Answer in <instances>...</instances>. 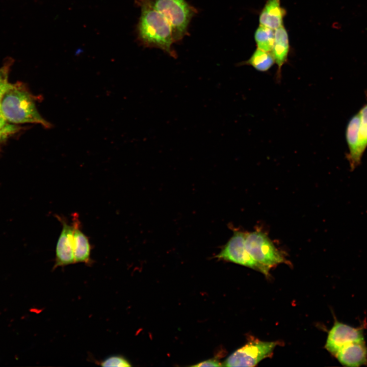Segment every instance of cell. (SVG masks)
Segmentation results:
<instances>
[{"label":"cell","mask_w":367,"mask_h":367,"mask_svg":"<svg viewBox=\"0 0 367 367\" xmlns=\"http://www.w3.org/2000/svg\"><path fill=\"white\" fill-rule=\"evenodd\" d=\"M138 6L141 8V15L136 33L139 43L145 47L161 49L176 59L177 55L173 47L175 42L168 20L162 14L148 6Z\"/></svg>","instance_id":"obj_1"},{"label":"cell","mask_w":367,"mask_h":367,"mask_svg":"<svg viewBox=\"0 0 367 367\" xmlns=\"http://www.w3.org/2000/svg\"><path fill=\"white\" fill-rule=\"evenodd\" d=\"M35 100L21 83L10 84L0 99V113L11 123H36L50 128V123L39 113Z\"/></svg>","instance_id":"obj_2"},{"label":"cell","mask_w":367,"mask_h":367,"mask_svg":"<svg viewBox=\"0 0 367 367\" xmlns=\"http://www.w3.org/2000/svg\"><path fill=\"white\" fill-rule=\"evenodd\" d=\"M135 4L148 6L162 14L171 25L175 43L188 36L190 22L198 13L186 0H135Z\"/></svg>","instance_id":"obj_3"},{"label":"cell","mask_w":367,"mask_h":367,"mask_svg":"<svg viewBox=\"0 0 367 367\" xmlns=\"http://www.w3.org/2000/svg\"><path fill=\"white\" fill-rule=\"evenodd\" d=\"M245 244L248 253L262 268L266 275L269 274L271 267L284 261L282 253L261 230L246 232Z\"/></svg>","instance_id":"obj_4"},{"label":"cell","mask_w":367,"mask_h":367,"mask_svg":"<svg viewBox=\"0 0 367 367\" xmlns=\"http://www.w3.org/2000/svg\"><path fill=\"white\" fill-rule=\"evenodd\" d=\"M276 345V342L253 340L230 355L222 366H255L259 362L272 353Z\"/></svg>","instance_id":"obj_5"},{"label":"cell","mask_w":367,"mask_h":367,"mask_svg":"<svg viewBox=\"0 0 367 367\" xmlns=\"http://www.w3.org/2000/svg\"><path fill=\"white\" fill-rule=\"evenodd\" d=\"M246 232L233 230V233L220 253L219 259L232 262L259 271L264 273L262 268L252 258L245 244Z\"/></svg>","instance_id":"obj_6"},{"label":"cell","mask_w":367,"mask_h":367,"mask_svg":"<svg viewBox=\"0 0 367 367\" xmlns=\"http://www.w3.org/2000/svg\"><path fill=\"white\" fill-rule=\"evenodd\" d=\"M363 340L361 329L336 321L329 331L325 347L335 356L343 347L353 342Z\"/></svg>","instance_id":"obj_7"},{"label":"cell","mask_w":367,"mask_h":367,"mask_svg":"<svg viewBox=\"0 0 367 367\" xmlns=\"http://www.w3.org/2000/svg\"><path fill=\"white\" fill-rule=\"evenodd\" d=\"M62 228L56 247V258L54 269L74 264L73 249V226L64 217L56 216Z\"/></svg>","instance_id":"obj_8"},{"label":"cell","mask_w":367,"mask_h":367,"mask_svg":"<svg viewBox=\"0 0 367 367\" xmlns=\"http://www.w3.org/2000/svg\"><path fill=\"white\" fill-rule=\"evenodd\" d=\"M73 226V249L75 263L89 264L91 262V246L88 237L82 231L81 224L77 213L72 215Z\"/></svg>","instance_id":"obj_9"},{"label":"cell","mask_w":367,"mask_h":367,"mask_svg":"<svg viewBox=\"0 0 367 367\" xmlns=\"http://www.w3.org/2000/svg\"><path fill=\"white\" fill-rule=\"evenodd\" d=\"M335 356L343 365L357 367L367 362V348L364 342H356L341 348Z\"/></svg>","instance_id":"obj_10"},{"label":"cell","mask_w":367,"mask_h":367,"mask_svg":"<svg viewBox=\"0 0 367 367\" xmlns=\"http://www.w3.org/2000/svg\"><path fill=\"white\" fill-rule=\"evenodd\" d=\"M359 120L360 115L358 112L350 119L346 130V139L349 149L347 158L352 169L359 165L363 155L359 146L358 129Z\"/></svg>","instance_id":"obj_11"},{"label":"cell","mask_w":367,"mask_h":367,"mask_svg":"<svg viewBox=\"0 0 367 367\" xmlns=\"http://www.w3.org/2000/svg\"><path fill=\"white\" fill-rule=\"evenodd\" d=\"M290 50L289 36L282 25L275 30V39L271 53L278 66L277 78H280L281 68L287 60Z\"/></svg>","instance_id":"obj_12"},{"label":"cell","mask_w":367,"mask_h":367,"mask_svg":"<svg viewBox=\"0 0 367 367\" xmlns=\"http://www.w3.org/2000/svg\"><path fill=\"white\" fill-rule=\"evenodd\" d=\"M285 14L280 0H267L259 15V24L275 30L283 25Z\"/></svg>","instance_id":"obj_13"},{"label":"cell","mask_w":367,"mask_h":367,"mask_svg":"<svg viewBox=\"0 0 367 367\" xmlns=\"http://www.w3.org/2000/svg\"><path fill=\"white\" fill-rule=\"evenodd\" d=\"M275 61L271 52H268L256 48L251 56L246 61L238 65H250L259 71L265 72L269 70Z\"/></svg>","instance_id":"obj_14"},{"label":"cell","mask_w":367,"mask_h":367,"mask_svg":"<svg viewBox=\"0 0 367 367\" xmlns=\"http://www.w3.org/2000/svg\"><path fill=\"white\" fill-rule=\"evenodd\" d=\"M254 37L257 48L271 52L274 43L275 30L259 24Z\"/></svg>","instance_id":"obj_15"},{"label":"cell","mask_w":367,"mask_h":367,"mask_svg":"<svg viewBox=\"0 0 367 367\" xmlns=\"http://www.w3.org/2000/svg\"><path fill=\"white\" fill-rule=\"evenodd\" d=\"M367 98V93H366ZM360 120L358 129L359 150L363 154L367 147V102L358 111Z\"/></svg>","instance_id":"obj_16"},{"label":"cell","mask_w":367,"mask_h":367,"mask_svg":"<svg viewBox=\"0 0 367 367\" xmlns=\"http://www.w3.org/2000/svg\"><path fill=\"white\" fill-rule=\"evenodd\" d=\"M20 129L19 127L8 122L0 113V144Z\"/></svg>","instance_id":"obj_17"},{"label":"cell","mask_w":367,"mask_h":367,"mask_svg":"<svg viewBox=\"0 0 367 367\" xmlns=\"http://www.w3.org/2000/svg\"><path fill=\"white\" fill-rule=\"evenodd\" d=\"M13 63V59L9 58L0 67V99L10 85L8 76Z\"/></svg>","instance_id":"obj_18"},{"label":"cell","mask_w":367,"mask_h":367,"mask_svg":"<svg viewBox=\"0 0 367 367\" xmlns=\"http://www.w3.org/2000/svg\"><path fill=\"white\" fill-rule=\"evenodd\" d=\"M102 366H130L131 364L123 357L120 355H113L109 356L100 362Z\"/></svg>","instance_id":"obj_19"},{"label":"cell","mask_w":367,"mask_h":367,"mask_svg":"<svg viewBox=\"0 0 367 367\" xmlns=\"http://www.w3.org/2000/svg\"><path fill=\"white\" fill-rule=\"evenodd\" d=\"M193 366H222L220 362L216 359H208L196 364L192 365Z\"/></svg>","instance_id":"obj_20"},{"label":"cell","mask_w":367,"mask_h":367,"mask_svg":"<svg viewBox=\"0 0 367 367\" xmlns=\"http://www.w3.org/2000/svg\"></svg>","instance_id":"obj_21"}]
</instances>
